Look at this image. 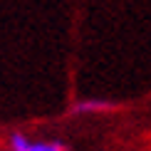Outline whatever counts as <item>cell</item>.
<instances>
[{
    "label": "cell",
    "instance_id": "cell-1",
    "mask_svg": "<svg viewBox=\"0 0 151 151\" xmlns=\"http://www.w3.org/2000/svg\"><path fill=\"white\" fill-rule=\"evenodd\" d=\"M8 149L10 151H67V146L60 141H32L22 131H12L8 136Z\"/></svg>",
    "mask_w": 151,
    "mask_h": 151
},
{
    "label": "cell",
    "instance_id": "cell-2",
    "mask_svg": "<svg viewBox=\"0 0 151 151\" xmlns=\"http://www.w3.org/2000/svg\"><path fill=\"white\" fill-rule=\"evenodd\" d=\"M119 109L116 102H109V99H79V102L72 104V114L82 116V114H109V111Z\"/></svg>",
    "mask_w": 151,
    "mask_h": 151
},
{
    "label": "cell",
    "instance_id": "cell-3",
    "mask_svg": "<svg viewBox=\"0 0 151 151\" xmlns=\"http://www.w3.org/2000/svg\"><path fill=\"white\" fill-rule=\"evenodd\" d=\"M8 151H10V149H8Z\"/></svg>",
    "mask_w": 151,
    "mask_h": 151
}]
</instances>
